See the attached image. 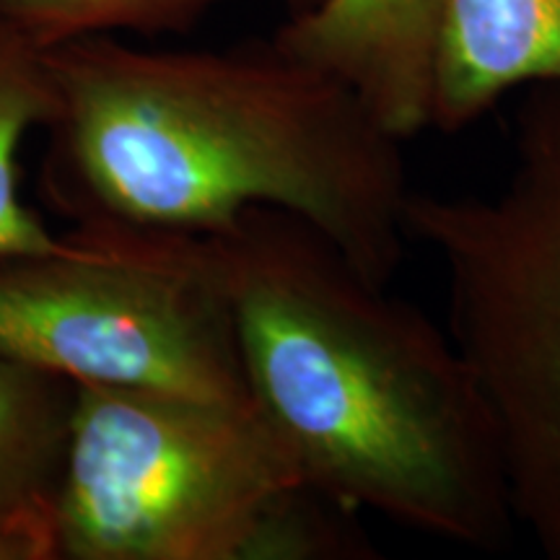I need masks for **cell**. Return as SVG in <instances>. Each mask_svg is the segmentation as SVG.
I'll return each mask as SVG.
<instances>
[{"label": "cell", "instance_id": "obj_1", "mask_svg": "<svg viewBox=\"0 0 560 560\" xmlns=\"http://www.w3.org/2000/svg\"><path fill=\"white\" fill-rule=\"evenodd\" d=\"M55 86L45 198L75 223L213 234L249 208L310 221L389 285L410 200L400 143L359 96L276 42L45 47Z\"/></svg>", "mask_w": 560, "mask_h": 560}, {"label": "cell", "instance_id": "obj_2", "mask_svg": "<svg viewBox=\"0 0 560 560\" xmlns=\"http://www.w3.org/2000/svg\"><path fill=\"white\" fill-rule=\"evenodd\" d=\"M208 236L249 402L301 480L423 535L501 548L516 524L501 441L452 335L289 210L249 208Z\"/></svg>", "mask_w": 560, "mask_h": 560}, {"label": "cell", "instance_id": "obj_3", "mask_svg": "<svg viewBox=\"0 0 560 560\" xmlns=\"http://www.w3.org/2000/svg\"><path fill=\"white\" fill-rule=\"evenodd\" d=\"M405 231L444 265L450 335L493 416L514 520L560 560V86L527 89L499 190L410 192Z\"/></svg>", "mask_w": 560, "mask_h": 560}, {"label": "cell", "instance_id": "obj_4", "mask_svg": "<svg viewBox=\"0 0 560 560\" xmlns=\"http://www.w3.org/2000/svg\"><path fill=\"white\" fill-rule=\"evenodd\" d=\"M0 359L75 387L249 405L208 234L75 223L50 249L0 257Z\"/></svg>", "mask_w": 560, "mask_h": 560}, {"label": "cell", "instance_id": "obj_5", "mask_svg": "<svg viewBox=\"0 0 560 560\" xmlns=\"http://www.w3.org/2000/svg\"><path fill=\"white\" fill-rule=\"evenodd\" d=\"M301 475L260 412L161 389L75 387L58 560H249Z\"/></svg>", "mask_w": 560, "mask_h": 560}, {"label": "cell", "instance_id": "obj_6", "mask_svg": "<svg viewBox=\"0 0 560 560\" xmlns=\"http://www.w3.org/2000/svg\"><path fill=\"white\" fill-rule=\"evenodd\" d=\"M446 0H317L272 42L353 91L389 136L431 128L433 68Z\"/></svg>", "mask_w": 560, "mask_h": 560}, {"label": "cell", "instance_id": "obj_7", "mask_svg": "<svg viewBox=\"0 0 560 560\" xmlns=\"http://www.w3.org/2000/svg\"><path fill=\"white\" fill-rule=\"evenodd\" d=\"M529 86H560V0H446L431 128H470Z\"/></svg>", "mask_w": 560, "mask_h": 560}, {"label": "cell", "instance_id": "obj_8", "mask_svg": "<svg viewBox=\"0 0 560 560\" xmlns=\"http://www.w3.org/2000/svg\"><path fill=\"white\" fill-rule=\"evenodd\" d=\"M73 400V382L0 359V560H58Z\"/></svg>", "mask_w": 560, "mask_h": 560}, {"label": "cell", "instance_id": "obj_9", "mask_svg": "<svg viewBox=\"0 0 560 560\" xmlns=\"http://www.w3.org/2000/svg\"><path fill=\"white\" fill-rule=\"evenodd\" d=\"M55 112L47 50L0 16V257L50 249L60 234L21 195V151Z\"/></svg>", "mask_w": 560, "mask_h": 560}, {"label": "cell", "instance_id": "obj_10", "mask_svg": "<svg viewBox=\"0 0 560 560\" xmlns=\"http://www.w3.org/2000/svg\"><path fill=\"white\" fill-rule=\"evenodd\" d=\"M221 0H0V16L42 47L83 37H117L120 32L185 30ZM291 13L317 0H283Z\"/></svg>", "mask_w": 560, "mask_h": 560}]
</instances>
